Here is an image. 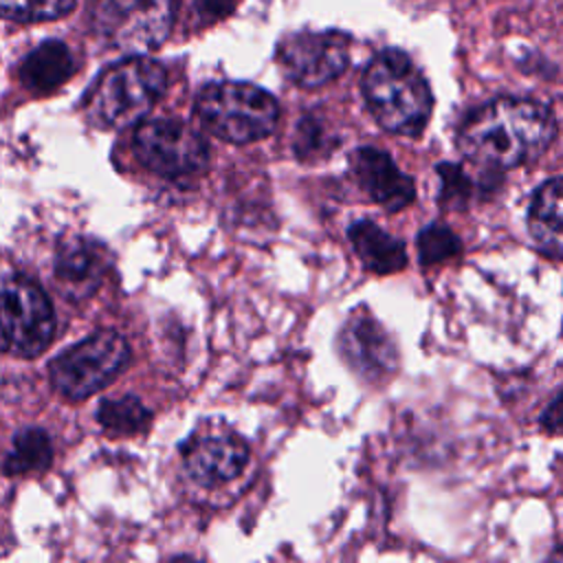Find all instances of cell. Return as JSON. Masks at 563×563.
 Returning <instances> with one entry per match:
<instances>
[{
    "label": "cell",
    "instance_id": "cell-15",
    "mask_svg": "<svg viewBox=\"0 0 563 563\" xmlns=\"http://www.w3.org/2000/svg\"><path fill=\"white\" fill-rule=\"evenodd\" d=\"M347 238L363 266L372 273L389 275L400 271L407 262L405 244L372 220L352 222L347 229Z\"/></svg>",
    "mask_w": 563,
    "mask_h": 563
},
{
    "label": "cell",
    "instance_id": "cell-11",
    "mask_svg": "<svg viewBox=\"0 0 563 563\" xmlns=\"http://www.w3.org/2000/svg\"><path fill=\"white\" fill-rule=\"evenodd\" d=\"M180 455L187 475L207 488L235 479L249 464L246 442L231 431L196 433L183 444Z\"/></svg>",
    "mask_w": 563,
    "mask_h": 563
},
{
    "label": "cell",
    "instance_id": "cell-12",
    "mask_svg": "<svg viewBox=\"0 0 563 563\" xmlns=\"http://www.w3.org/2000/svg\"><path fill=\"white\" fill-rule=\"evenodd\" d=\"M350 172L356 185L387 211H400L416 198L413 178L400 172L391 156L383 150H354L350 158Z\"/></svg>",
    "mask_w": 563,
    "mask_h": 563
},
{
    "label": "cell",
    "instance_id": "cell-8",
    "mask_svg": "<svg viewBox=\"0 0 563 563\" xmlns=\"http://www.w3.org/2000/svg\"><path fill=\"white\" fill-rule=\"evenodd\" d=\"M174 13L176 0H99L92 24L108 46L141 55L165 42Z\"/></svg>",
    "mask_w": 563,
    "mask_h": 563
},
{
    "label": "cell",
    "instance_id": "cell-9",
    "mask_svg": "<svg viewBox=\"0 0 563 563\" xmlns=\"http://www.w3.org/2000/svg\"><path fill=\"white\" fill-rule=\"evenodd\" d=\"M284 75L301 88H319L339 77L350 62V37L341 31H301L277 48Z\"/></svg>",
    "mask_w": 563,
    "mask_h": 563
},
{
    "label": "cell",
    "instance_id": "cell-19",
    "mask_svg": "<svg viewBox=\"0 0 563 563\" xmlns=\"http://www.w3.org/2000/svg\"><path fill=\"white\" fill-rule=\"evenodd\" d=\"M462 251L460 238L451 231V227L442 222H431L418 233V257L424 266L442 264L455 257Z\"/></svg>",
    "mask_w": 563,
    "mask_h": 563
},
{
    "label": "cell",
    "instance_id": "cell-23",
    "mask_svg": "<svg viewBox=\"0 0 563 563\" xmlns=\"http://www.w3.org/2000/svg\"><path fill=\"white\" fill-rule=\"evenodd\" d=\"M235 7V0H196V9L202 20L213 22L229 15Z\"/></svg>",
    "mask_w": 563,
    "mask_h": 563
},
{
    "label": "cell",
    "instance_id": "cell-3",
    "mask_svg": "<svg viewBox=\"0 0 563 563\" xmlns=\"http://www.w3.org/2000/svg\"><path fill=\"white\" fill-rule=\"evenodd\" d=\"M167 86L165 68L147 57L134 55L110 66L92 86L86 112L101 128L121 130L141 121L163 97Z\"/></svg>",
    "mask_w": 563,
    "mask_h": 563
},
{
    "label": "cell",
    "instance_id": "cell-5",
    "mask_svg": "<svg viewBox=\"0 0 563 563\" xmlns=\"http://www.w3.org/2000/svg\"><path fill=\"white\" fill-rule=\"evenodd\" d=\"M128 363V341L114 330H99L59 352L48 365V376L68 400H86L110 385Z\"/></svg>",
    "mask_w": 563,
    "mask_h": 563
},
{
    "label": "cell",
    "instance_id": "cell-20",
    "mask_svg": "<svg viewBox=\"0 0 563 563\" xmlns=\"http://www.w3.org/2000/svg\"><path fill=\"white\" fill-rule=\"evenodd\" d=\"M75 7V0H0V18L29 24L46 22L66 15Z\"/></svg>",
    "mask_w": 563,
    "mask_h": 563
},
{
    "label": "cell",
    "instance_id": "cell-10",
    "mask_svg": "<svg viewBox=\"0 0 563 563\" xmlns=\"http://www.w3.org/2000/svg\"><path fill=\"white\" fill-rule=\"evenodd\" d=\"M336 345L345 365L369 383L385 380L398 365L396 343L365 308L345 319Z\"/></svg>",
    "mask_w": 563,
    "mask_h": 563
},
{
    "label": "cell",
    "instance_id": "cell-13",
    "mask_svg": "<svg viewBox=\"0 0 563 563\" xmlns=\"http://www.w3.org/2000/svg\"><path fill=\"white\" fill-rule=\"evenodd\" d=\"M108 266V251L103 244L75 235L57 246L53 277L66 299L81 301L101 286Z\"/></svg>",
    "mask_w": 563,
    "mask_h": 563
},
{
    "label": "cell",
    "instance_id": "cell-22",
    "mask_svg": "<svg viewBox=\"0 0 563 563\" xmlns=\"http://www.w3.org/2000/svg\"><path fill=\"white\" fill-rule=\"evenodd\" d=\"M328 134L321 125V121H314L312 117H303L297 125V136H295V152L299 158H310L314 154H328L325 150Z\"/></svg>",
    "mask_w": 563,
    "mask_h": 563
},
{
    "label": "cell",
    "instance_id": "cell-24",
    "mask_svg": "<svg viewBox=\"0 0 563 563\" xmlns=\"http://www.w3.org/2000/svg\"><path fill=\"white\" fill-rule=\"evenodd\" d=\"M541 427L550 433L563 431V391L541 413Z\"/></svg>",
    "mask_w": 563,
    "mask_h": 563
},
{
    "label": "cell",
    "instance_id": "cell-4",
    "mask_svg": "<svg viewBox=\"0 0 563 563\" xmlns=\"http://www.w3.org/2000/svg\"><path fill=\"white\" fill-rule=\"evenodd\" d=\"M202 125L222 141L253 143L268 136L279 121L277 99L246 81H213L196 97Z\"/></svg>",
    "mask_w": 563,
    "mask_h": 563
},
{
    "label": "cell",
    "instance_id": "cell-14",
    "mask_svg": "<svg viewBox=\"0 0 563 563\" xmlns=\"http://www.w3.org/2000/svg\"><path fill=\"white\" fill-rule=\"evenodd\" d=\"M528 231L550 257L563 260V176L545 180L528 207Z\"/></svg>",
    "mask_w": 563,
    "mask_h": 563
},
{
    "label": "cell",
    "instance_id": "cell-2",
    "mask_svg": "<svg viewBox=\"0 0 563 563\" xmlns=\"http://www.w3.org/2000/svg\"><path fill=\"white\" fill-rule=\"evenodd\" d=\"M363 97L374 119L389 132L418 136L433 110V95L416 64L396 48L378 53L363 73Z\"/></svg>",
    "mask_w": 563,
    "mask_h": 563
},
{
    "label": "cell",
    "instance_id": "cell-17",
    "mask_svg": "<svg viewBox=\"0 0 563 563\" xmlns=\"http://www.w3.org/2000/svg\"><path fill=\"white\" fill-rule=\"evenodd\" d=\"M51 462H53L51 435L40 427H26L20 433H15L2 468L7 475H26V473L46 471Z\"/></svg>",
    "mask_w": 563,
    "mask_h": 563
},
{
    "label": "cell",
    "instance_id": "cell-16",
    "mask_svg": "<svg viewBox=\"0 0 563 563\" xmlns=\"http://www.w3.org/2000/svg\"><path fill=\"white\" fill-rule=\"evenodd\" d=\"M75 73V59L70 48L59 40H46L37 48H33L22 66H20V79L22 84L37 92H51L59 88L70 75Z\"/></svg>",
    "mask_w": 563,
    "mask_h": 563
},
{
    "label": "cell",
    "instance_id": "cell-7",
    "mask_svg": "<svg viewBox=\"0 0 563 563\" xmlns=\"http://www.w3.org/2000/svg\"><path fill=\"white\" fill-rule=\"evenodd\" d=\"M132 147L143 167L172 180L202 176L211 158L205 136L176 119L141 123L134 132Z\"/></svg>",
    "mask_w": 563,
    "mask_h": 563
},
{
    "label": "cell",
    "instance_id": "cell-18",
    "mask_svg": "<svg viewBox=\"0 0 563 563\" xmlns=\"http://www.w3.org/2000/svg\"><path fill=\"white\" fill-rule=\"evenodd\" d=\"M152 420L150 409L136 396H117L99 402L97 422L114 435H134L147 429Z\"/></svg>",
    "mask_w": 563,
    "mask_h": 563
},
{
    "label": "cell",
    "instance_id": "cell-1",
    "mask_svg": "<svg viewBox=\"0 0 563 563\" xmlns=\"http://www.w3.org/2000/svg\"><path fill=\"white\" fill-rule=\"evenodd\" d=\"M556 136L552 112L521 97H499L466 114L457 130L460 152L486 172L539 158Z\"/></svg>",
    "mask_w": 563,
    "mask_h": 563
},
{
    "label": "cell",
    "instance_id": "cell-6",
    "mask_svg": "<svg viewBox=\"0 0 563 563\" xmlns=\"http://www.w3.org/2000/svg\"><path fill=\"white\" fill-rule=\"evenodd\" d=\"M55 334V310L46 292L24 275L0 282V350L33 358Z\"/></svg>",
    "mask_w": 563,
    "mask_h": 563
},
{
    "label": "cell",
    "instance_id": "cell-21",
    "mask_svg": "<svg viewBox=\"0 0 563 563\" xmlns=\"http://www.w3.org/2000/svg\"><path fill=\"white\" fill-rule=\"evenodd\" d=\"M440 176V202L451 209H464L473 196V183L462 165L442 163L438 165Z\"/></svg>",
    "mask_w": 563,
    "mask_h": 563
}]
</instances>
